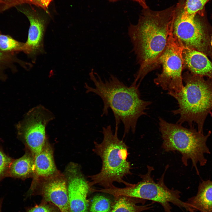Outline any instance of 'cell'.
Returning <instances> with one entry per match:
<instances>
[{
	"mask_svg": "<svg viewBox=\"0 0 212 212\" xmlns=\"http://www.w3.org/2000/svg\"><path fill=\"white\" fill-rule=\"evenodd\" d=\"M16 8L25 15L30 22L28 38L24 44L23 51L33 58L43 52V38L48 21L47 17L31 5H22Z\"/></svg>",
	"mask_w": 212,
	"mask_h": 212,
	"instance_id": "obj_12",
	"label": "cell"
},
{
	"mask_svg": "<svg viewBox=\"0 0 212 212\" xmlns=\"http://www.w3.org/2000/svg\"><path fill=\"white\" fill-rule=\"evenodd\" d=\"M35 170L31 185L59 173L56 165L53 148L48 140L41 151L34 157Z\"/></svg>",
	"mask_w": 212,
	"mask_h": 212,
	"instance_id": "obj_13",
	"label": "cell"
},
{
	"mask_svg": "<svg viewBox=\"0 0 212 212\" xmlns=\"http://www.w3.org/2000/svg\"><path fill=\"white\" fill-rule=\"evenodd\" d=\"M6 56L3 52L0 51V67L1 64L5 59Z\"/></svg>",
	"mask_w": 212,
	"mask_h": 212,
	"instance_id": "obj_24",
	"label": "cell"
},
{
	"mask_svg": "<svg viewBox=\"0 0 212 212\" xmlns=\"http://www.w3.org/2000/svg\"><path fill=\"white\" fill-rule=\"evenodd\" d=\"M209 0H186L184 6L185 10L190 15L199 14L203 15L205 6Z\"/></svg>",
	"mask_w": 212,
	"mask_h": 212,
	"instance_id": "obj_20",
	"label": "cell"
},
{
	"mask_svg": "<svg viewBox=\"0 0 212 212\" xmlns=\"http://www.w3.org/2000/svg\"><path fill=\"white\" fill-rule=\"evenodd\" d=\"M27 194L40 196L42 201L52 203L61 212H70L66 181L61 172L31 186Z\"/></svg>",
	"mask_w": 212,
	"mask_h": 212,
	"instance_id": "obj_11",
	"label": "cell"
},
{
	"mask_svg": "<svg viewBox=\"0 0 212 212\" xmlns=\"http://www.w3.org/2000/svg\"><path fill=\"white\" fill-rule=\"evenodd\" d=\"M21 157L14 159L10 165L8 177L24 180L33 177L35 170L34 157L31 152L25 149Z\"/></svg>",
	"mask_w": 212,
	"mask_h": 212,
	"instance_id": "obj_16",
	"label": "cell"
},
{
	"mask_svg": "<svg viewBox=\"0 0 212 212\" xmlns=\"http://www.w3.org/2000/svg\"><path fill=\"white\" fill-rule=\"evenodd\" d=\"M118 127L115 125L113 132L111 125L103 127L102 141L94 142L92 151L101 159L102 166L99 172L87 177L91 187L98 185L106 189L114 187V182L126 186L131 184L124 180L125 177L132 174L131 165L127 159L129 147L119 138Z\"/></svg>",
	"mask_w": 212,
	"mask_h": 212,
	"instance_id": "obj_3",
	"label": "cell"
},
{
	"mask_svg": "<svg viewBox=\"0 0 212 212\" xmlns=\"http://www.w3.org/2000/svg\"><path fill=\"white\" fill-rule=\"evenodd\" d=\"M3 201V198H0V212H2V207Z\"/></svg>",
	"mask_w": 212,
	"mask_h": 212,
	"instance_id": "obj_25",
	"label": "cell"
},
{
	"mask_svg": "<svg viewBox=\"0 0 212 212\" xmlns=\"http://www.w3.org/2000/svg\"><path fill=\"white\" fill-rule=\"evenodd\" d=\"M185 85L178 93H168L177 101L178 108L172 111L179 114L177 123L188 122L190 127L193 122L197 125L198 131L203 133L204 124L212 110V80L188 72L182 75Z\"/></svg>",
	"mask_w": 212,
	"mask_h": 212,
	"instance_id": "obj_4",
	"label": "cell"
},
{
	"mask_svg": "<svg viewBox=\"0 0 212 212\" xmlns=\"http://www.w3.org/2000/svg\"><path fill=\"white\" fill-rule=\"evenodd\" d=\"M26 212H61L60 209L52 203L42 201L39 204L28 208Z\"/></svg>",
	"mask_w": 212,
	"mask_h": 212,
	"instance_id": "obj_22",
	"label": "cell"
},
{
	"mask_svg": "<svg viewBox=\"0 0 212 212\" xmlns=\"http://www.w3.org/2000/svg\"><path fill=\"white\" fill-rule=\"evenodd\" d=\"M114 198L110 212H142L153 207L152 204L145 205L144 199L123 196Z\"/></svg>",
	"mask_w": 212,
	"mask_h": 212,
	"instance_id": "obj_17",
	"label": "cell"
},
{
	"mask_svg": "<svg viewBox=\"0 0 212 212\" xmlns=\"http://www.w3.org/2000/svg\"><path fill=\"white\" fill-rule=\"evenodd\" d=\"M13 160L0 148V183L3 179L8 177L10 167Z\"/></svg>",
	"mask_w": 212,
	"mask_h": 212,
	"instance_id": "obj_21",
	"label": "cell"
},
{
	"mask_svg": "<svg viewBox=\"0 0 212 212\" xmlns=\"http://www.w3.org/2000/svg\"><path fill=\"white\" fill-rule=\"evenodd\" d=\"M24 43L18 42L8 35L0 34V50L5 52L23 51Z\"/></svg>",
	"mask_w": 212,
	"mask_h": 212,
	"instance_id": "obj_19",
	"label": "cell"
},
{
	"mask_svg": "<svg viewBox=\"0 0 212 212\" xmlns=\"http://www.w3.org/2000/svg\"><path fill=\"white\" fill-rule=\"evenodd\" d=\"M168 165L165 167L164 172L157 182L151 176L154 168L147 165V172L145 174H140L141 180L135 184L131 183L124 188L115 186L109 188H101L100 192L108 194L114 197L123 196L150 200L160 203L165 212H172L170 203L181 209L193 212L190 206L180 199L181 193L174 188L170 189L165 185L164 178Z\"/></svg>",
	"mask_w": 212,
	"mask_h": 212,
	"instance_id": "obj_6",
	"label": "cell"
},
{
	"mask_svg": "<svg viewBox=\"0 0 212 212\" xmlns=\"http://www.w3.org/2000/svg\"><path fill=\"white\" fill-rule=\"evenodd\" d=\"M66 179L70 212H88L87 196L92 188L80 165L70 162L63 173Z\"/></svg>",
	"mask_w": 212,
	"mask_h": 212,
	"instance_id": "obj_10",
	"label": "cell"
},
{
	"mask_svg": "<svg viewBox=\"0 0 212 212\" xmlns=\"http://www.w3.org/2000/svg\"><path fill=\"white\" fill-rule=\"evenodd\" d=\"M184 47L174 35L173 27L167 43L159 60L162 72L157 75L154 83L168 93H178L183 89L182 72L184 67L183 52Z\"/></svg>",
	"mask_w": 212,
	"mask_h": 212,
	"instance_id": "obj_8",
	"label": "cell"
},
{
	"mask_svg": "<svg viewBox=\"0 0 212 212\" xmlns=\"http://www.w3.org/2000/svg\"><path fill=\"white\" fill-rule=\"evenodd\" d=\"M159 123L163 140L162 147L164 151L179 152L182 155V162L186 166L188 160H191L193 167L199 175L197 164L205 165L207 160L204 154L210 153L206 142L211 134V131L205 135L192 126L186 128L180 124L169 123L161 117Z\"/></svg>",
	"mask_w": 212,
	"mask_h": 212,
	"instance_id": "obj_5",
	"label": "cell"
},
{
	"mask_svg": "<svg viewBox=\"0 0 212 212\" xmlns=\"http://www.w3.org/2000/svg\"><path fill=\"white\" fill-rule=\"evenodd\" d=\"M185 2L182 0L175 6L173 34L184 47L201 52L212 58V49L206 29L196 15L187 13Z\"/></svg>",
	"mask_w": 212,
	"mask_h": 212,
	"instance_id": "obj_7",
	"label": "cell"
},
{
	"mask_svg": "<svg viewBox=\"0 0 212 212\" xmlns=\"http://www.w3.org/2000/svg\"><path fill=\"white\" fill-rule=\"evenodd\" d=\"M108 1L111 2H114L118 1L119 0H108ZM138 3L140 5L143 9H146L148 7L147 6L145 0H132Z\"/></svg>",
	"mask_w": 212,
	"mask_h": 212,
	"instance_id": "obj_23",
	"label": "cell"
},
{
	"mask_svg": "<svg viewBox=\"0 0 212 212\" xmlns=\"http://www.w3.org/2000/svg\"><path fill=\"white\" fill-rule=\"evenodd\" d=\"M175 6L158 11L143 9L138 23L130 24L128 34L140 65L134 82L140 84L149 72L160 66L159 60L173 27Z\"/></svg>",
	"mask_w": 212,
	"mask_h": 212,
	"instance_id": "obj_1",
	"label": "cell"
},
{
	"mask_svg": "<svg viewBox=\"0 0 212 212\" xmlns=\"http://www.w3.org/2000/svg\"><path fill=\"white\" fill-rule=\"evenodd\" d=\"M183 57L184 66L191 73L207 77L212 80V63L206 54L196 50L184 47Z\"/></svg>",
	"mask_w": 212,
	"mask_h": 212,
	"instance_id": "obj_14",
	"label": "cell"
},
{
	"mask_svg": "<svg viewBox=\"0 0 212 212\" xmlns=\"http://www.w3.org/2000/svg\"><path fill=\"white\" fill-rule=\"evenodd\" d=\"M89 76L94 86L85 83L86 92L94 93L101 99L103 104L102 115H107L111 109L115 125L123 123V137L130 130L134 133L138 119L145 114V111L151 104L141 99L139 86L132 83L128 87L112 74L108 79L103 80L93 69Z\"/></svg>",
	"mask_w": 212,
	"mask_h": 212,
	"instance_id": "obj_2",
	"label": "cell"
},
{
	"mask_svg": "<svg viewBox=\"0 0 212 212\" xmlns=\"http://www.w3.org/2000/svg\"><path fill=\"white\" fill-rule=\"evenodd\" d=\"M186 202L193 212H212V181L208 180L200 183L197 194Z\"/></svg>",
	"mask_w": 212,
	"mask_h": 212,
	"instance_id": "obj_15",
	"label": "cell"
},
{
	"mask_svg": "<svg viewBox=\"0 0 212 212\" xmlns=\"http://www.w3.org/2000/svg\"><path fill=\"white\" fill-rule=\"evenodd\" d=\"M54 118L50 111L39 105L29 110L17 125L18 137L34 157L47 141L46 127Z\"/></svg>",
	"mask_w": 212,
	"mask_h": 212,
	"instance_id": "obj_9",
	"label": "cell"
},
{
	"mask_svg": "<svg viewBox=\"0 0 212 212\" xmlns=\"http://www.w3.org/2000/svg\"><path fill=\"white\" fill-rule=\"evenodd\" d=\"M113 203L108 198L96 195L92 198L90 206V212H110Z\"/></svg>",
	"mask_w": 212,
	"mask_h": 212,
	"instance_id": "obj_18",
	"label": "cell"
}]
</instances>
